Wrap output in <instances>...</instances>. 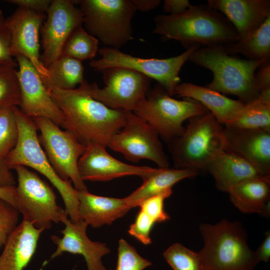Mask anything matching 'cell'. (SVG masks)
<instances>
[{
  "mask_svg": "<svg viewBox=\"0 0 270 270\" xmlns=\"http://www.w3.org/2000/svg\"><path fill=\"white\" fill-rule=\"evenodd\" d=\"M49 94L62 110V126L82 144L108 146L112 136L123 127L128 111L110 108L94 99L80 84L77 88H53Z\"/></svg>",
  "mask_w": 270,
  "mask_h": 270,
  "instance_id": "obj_1",
  "label": "cell"
},
{
  "mask_svg": "<svg viewBox=\"0 0 270 270\" xmlns=\"http://www.w3.org/2000/svg\"><path fill=\"white\" fill-rule=\"evenodd\" d=\"M154 20V34L164 40H177L186 49L194 45H226L240 40L227 18L207 4L191 5L181 13L160 14Z\"/></svg>",
  "mask_w": 270,
  "mask_h": 270,
  "instance_id": "obj_2",
  "label": "cell"
},
{
  "mask_svg": "<svg viewBox=\"0 0 270 270\" xmlns=\"http://www.w3.org/2000/svg\"><path fill=\"white\" fill-rule=\"evenodd\" d=\"M270 60L241 58L227 54L222 46L200 47L188 58L213 73V80L206 87L220 93L236 96L244 104L260 94L255 84L254 74L262 64Z\"/></svg>",
  "mask_w": 270,
  "mask_h": 270,
  "instance_id": "obj_3",
  "label": "cell"
},
{
  "mask_svg": "<svg viewBox=\"0 0 270 270\" xmlns=\"http://www.w3.org/2000/svg\"><path fill=\"white\" fill-rule=\"evenodd\" d=\"M200 230L204 246L198 254L204 270H252L259 262L240 222L223 219L201 224Z\"/></svg>",
  "mask_w": 270,
  "mask_h": 270,
  "instance_id": "obj_4",
  "label": "cell"
},
{
  "mask_svg": "<svg viewBox=\"0 0 270 270\" xmlns=\"http://www.w3.org/2000/svg\"><path fill=\"white\" fill-rule=\"evenodd\" d=\"M14 111L18 128L17 142L4 161L11 170L16 166L30 167L44 176L59 192L64 202L66 214L73 222L80 220L78 191L72 181L64 180L56 174L42 148L38 138V127L32 118L26 116L18 106Z\"/></svg>",
  "mask_w": 270,
  "mask_h": 270,
  "instance_id": "obj_5",
  "label": "cell"
},
{
  "mask_svg": "<svg viewBox=\"0 0 270 270\" xmlns=\"http://www.w3.org/2000/svg\"><path fill=\"white\" fill-rule=\"evenodd\" d=\"M188 120L183 134L168 143L174 168L206 170L224 150V128L208 110Z\"/></svg>",
  "mask_w": 270,
  "mask_h": 270,
  "instance_id": "obj_6",
  "label": "cell"
},
{
  "mask_svg": "<svg viewBox=\"0 0 270 270\" xmlns=\"http://www.w3.org/2000/svg\"><path fill=\"white\" fill-rule=\"evenodd\" d=\"M84 30L105 47L120 50L133 38L131 0H78Z\"/></svg>",
  "mask_w": 270,
  "mask_h": 270,
  "instance_id": "obj_7",
  "label": "cell"
},
{
  "mask_svg": "<svg viewBox=\"0 0 270 270\" xmlns=\"http://www.w3.org/2000/svg\"><path fill=\"white\" fill-rule=\"evenodd\" d=\"M207 110L193 99L173 98L158 84L149 90L146 98L132 112L144 120L168 144L183 134L184 120Z\"/></svg>",
  "mask_w": 270,
  "mask_h": 270,
  "instance_id": "obj_8",
  "label": "cell"
},
{
  "mask_svg": "<svg viewBox=\"0 0 270 270\" xmlns=\"http://www.w3.org/2000/svg\"><path fill=\"white\" fill-rule=\"evenodd\" d=\"M12 169L18 177L16 208L23 220L44 230L51 228L52 223L62 222L67 215L56 202L53 190L35 172L18 165Z\"/></svg>",
  "mask_w": 270,
  "mask_h": 270,
  "instance_id": "obj_9",
  "label": "cell"
},
{
  "mask_svg": "<svg viewBox=\"0 0 270 270\" xmlns=\"http://www.w3.org/2000/svg\"><path fill=\"white\" fill-rule=\"evenodd\" d=\"M200 48L194 45L180 54L166 58H142L132 56L112 48L103 47L98 50L101 56L92 60L89 64L96 70L102 71L110 67L129 68L156 80L170 96L174 94L180 84V72L190 54Z\"/></svg>",
  "mask_w": 270,
  "mask_h": 270,
  "instance_id": "obj_10",
  "label": "cell"
},
{
  "mask_svg": "<svg viewBox=\"0 0 270 270\" xmlns=\"http://www.w3.org/2000/svg\"><path fill=\"white\" fill-rule=\"evenodd\" d=\"M40 131L38 138L52 168L62 180H70L78 192L88 190L78 168L79 158L86 146L70 132L62 130L50 120L44 117L32 118Z\"/></svg>",
  "mask_w": 270,
  "mask_h": 270,
  "instance_id": "obj_11",
  "label": "cell"
},
{
  "mask_svg": "<svg viewBox=\"0 0 270 270\" xmlns=\"http://www.w3.org/2000/svg\"><path fill=\"white\" fill-rule=\"evenodd\" d=\"M100 72L104 88L86 80L80 84L92 98L110 108L133 112L150 90L152 79L136 71L114 66Z\"/></svg>",
  "mask_w": 270,
  "mask_h": 270,
  "instance_id": "obj_12",
  "label": "cell"
},
{
  "mask_svg": "<svg viewBox=\"0 0 270 270\" xmlns=\"http://www.w3.org/2000/svg\"><path fill=\"white\" fill-rule=\"evenodd\" d=\"M108 146L122 154L128 160H152L159 168H168L170 162L159 136L142 118L128 111L122 128L110 140Z\"/></svg>",
  "mask_w": 270,
  "mask_h": 270,
  "instance_id": "obj_13",
  "label": "cell"
},
{
  "mask_svg": "<svg viewBox=\"0 0 270 270\" xmlns=\"http://www.w3.org/2000/svg\"><path fill=\"white\" fill-rule=\"evenodd\" d=\"M70 0H53L46 12L40 33L43 52L41 61L47 69L62 55L63 47L73 30L82 26L80 8Z\"/></svg>",
  "mask_w": 270,
  "mask_h": 270,
  "instance_id": "obj_14",
  "label": "cell"
},
{
  "mask_svg": "<svg viewBox=\"0 0 270 270\" xmlns=\"http://www.w3.org/2000/svg\"><path fill=\"white\" fill-rule=\"evenodd\" d=\"M14 57L18 66L21 112L30 118H48L62 126L63 114L51 98L36 68L25 56L18 54Z\"/></svg>",
  "mask_w": 270,
  "mask_h": 270,
  "instance_id": "obj_15",
  "label": "cell"
},
{
  "mask_svg": "<svg viewBox=\"0 0 270 270\" xmlns=\"http://www.w3.org/2000/svg\"><path fill=\"white\" fill-rule=\"evenodd\" d=\"M46 18L45 14L18 7L6 18L12 34L13 56L21 54L26 58L37 70L44 84L48 71L41 61L39 36Z\"/></svg>",
  "mask_w": 270,
  "mask_h": 270,
  "instance_id": "obj_16",
  "label": "cell"
},
{
  "mask_svg": "<svg viewBox=\"0 0 270 270\" xmlns=\"http://www.w3.org/2000/svg\"><path fill=\"white\" fill-rule=\"evenodd\" d=\"M106 148L95 143L86 145L78 163V172L84 182H105L129 176H137L144 180L157 170L158 168L122 162L110 155Z\"/></svg>",
  "mask_w": 270,
  "mask_h": 270,
  "instance_id": "obj_17",
  "label": "cell"
},
{
  "mask_svg": "<svg viewBox=\"0 0 270 270\" xmlns=\"http://www.w3.org/2000/svg\"><path fill=\"white\" fill-rule=\"evenodd\" d=\"M62 222L65 227L60 231L62 238L53 235L52 241L56 246V250L50 258L43 263L48 262L64 252L79 254L86 262L88 270H106L102 262V258L110 252L106 244L91 240L88 236L86 230L88 224L84 220L73 222L65 215Z\"/></svg>",
  "mask_w": 270,
  "mask_h": 270,
  "instance_id": "obj_18",
  "label": "cell"
},
{
  "mask_svg": "<svg viewBox=\"0 0 270 270\" xmlns=\"http://www.w3.org/2000/svg\"><path fill=\"white\" fill-rule=\"evenodd\" d=\"M224 150L246 160L264 176H270V132L227 126Z\"/></svg>",
  "mask_w": 270,
  "mask_h": 270,
  "instance_id": "obj_19",
  "label": "cell"
},
{
  "mask_svg": "<svg viewBox=\"0 0 270 270\" xmlns=\"http://www.w3.org/2000/svg\"><path fill=\"white\" fill-rule=\"evenodd\" d=\"M207 5L222 13L240 38H248L270 16V0H208Z\"/></svg>",
  "mask_w": 270,
  "mask_h": 270,
  "instance_id": "obj_20",
  "label": "cell"
},
{
  "mask_svg": "<svg viewBox=\"0 0 270 270\" xmlns=\"http://www.w3.org/2000/svg\"><path fill=\"white\" fill-rule=\"evenodd\" d=\"M174 94L184 98L193 99L204 106L224 126L233 122L243 111L245 104L232 100L216 90L190 82L180 83Z\"/></svg>",
  "mask_w": 270,
  "mask_h": 270,
  "instance_id": "obj_21",
  "label": "cell"
},
{
  "mask_svg": "<svg viewBox=\"0 0 270 270\" xmlns=\"http://www.w3.org/2000/svg\"><path fill=\"white\" fill-rule=\"evenodd\" d=\"M44 231L22 220L3 246L0 254V270H24L34 256Z\"/></svg>",
  "mask_w": 270,
  "mask_h": 270,
  "instance_id": "obj_22",
  "label": "cell"
},
{
  "mask_svg": "<svg viewBox=\"0 0 270 270\" xmlns=\"http://www.w3.org/2000/svg\"><path fill=\"white\" fill-rule=\"evenodd\" d=\"M78 196L80 220L94 228L111 224L124 216L132 208L126 198L98 196L88 190L78 192Z\"/></svg>",
  "mask_w": 270,
  "mask_h": 270,
  "instance_id": "obj_23",
  "label": "cell"
},
{
  "mask_svg": "<svg viewBox=\"0 0 270 270\" xmlns=\"http://www.w3.org/2000/svg\"><path fill=\"white\" fill-rule=\"evenodd\" d=\"M206 170L213 176L216 188L227 192L233 186L242 181L268 176L262 174L246 160L224 150L211 160Z\"/></svg>",
  "mask_w": 270,
  "mask_h": 270,
  "instance_id": "obj_24",
  "label": "cell"
},
{
  "mask_svg": "<svg viewBox=\"0 0 270 270\" xmlns=\"http://www.w3.org/2000/svg\"><path fill=\"white\" fill-rule=\"evenodd\" d=\"M230 200L244 213L270 214V176L242 181L229 190Z\"/></svg>",
  "mask_w": 270,
  "mask_h": 270,
  "instance_id": "obj_25",
  "label": "cell"
},
{
  "mask_svg": "<svg viewBox=\"0 0 270 270\" xmlns=\"http://www.w3.org/2000/svg\"><path fill=\"white\" fill-rule=\"evenodd\" d=\"M198 171L190 168H159L143 180L142 184L126 197L132 208L138 206L142 200L172 190V186L183 179L196 176Z\"/></svg>",
  "mask_w": 270,
  "mask_h": 270,
  "instance_id": "obj_26",
  "label": "cell"
},
{
  "mask_svg": "<svg viewBox=\"0 0 270 270\" xmlns=\"http://www.w3.org/2000/svg\"><path fill=\"white\" fill-rule=\"evenodd\" d=\"M48 70V77L44 84L48 91L53 88L74 89L84 80L82 62L71 57L61 56Z\"/></svg>",
  "mask_w": 270,
  "mask_h": 270,
  "instance_id": "obj_27",
  "label": "cell"
},
{
  "mask_svg": "<svg viewBox=\"0 0 270 270\" xmlns=\"http://www.w3.org/2000/svg\"><path fill=\"white\" fill-rule=\"evenodd\" d=\"M228 54H242L248 59L270 60V16L247 39L222 46Z\"/></svg>",
  "mask_w": 270,
  "mask_h": 270,
  "instance_id": "obj_28",
  "label": "cell"
},
{
  "mask_svg": "<svg viewBox=\"0 0 270 270\" xmlns=\"http://www.w3.org/2000/svg\"><path fill=\"white\" fill-rule=\"evenodd\" d=\"M228 126L270 132V88L246 104L240 116Z\"/></svg>",
  "mask_w": 270,
  "mask_h": 270,
  "instance_id": "obj_29",
  "label": "cell"
},
{
  "mask_svg": "<svg viewBox=\"0 0 270 270\" xmlns=\"http://www.w3.org/2000/svg\"><path fill=\"white\" fill-rule=\"evenodd\" d=\"M99 41L80 26L68 38L61 56H68L82 62L93 58L98 52Z\"/></svg>",
  "mask_w": 270,
  "mask_h": 270,
  "instance_id": "obj_30",
  "label": "cell"
},
{
  "mask_svg": "<svg viewBox=\"0 0 270 270\" xmlns=\"http://www.w3.org/2000/svg\"><path fill=\"white\" fill-rule=\"evenodd\" d=\"M18 128L14 106L0 107V158L4 159L15 146Z\"/></svg>",
  "mask_w": 270,
  "mask_h": 270,
  "instance_id": "obj_31",
  "label": "cell"
},
{
  "mask_svg": "<svg viewBox=\"0 0 270 270\" xmlns=\"http://www.w3.org/2000/svg\"><path fill=\"white\" fill-rule=\"evenodd\" d=\"M20 92L16 68L0 64V107L20 106Z\"/></svg>",
  "mask_w": 270,
  "mask_h": 270,
  "instance_id": "obj_32",
  "label": "cell"
},
{
  "mask_svg": "<svg viewBox=\"0 0 270 270\" xmlns=\"http://www.w3.org/2000/svg\"><path fill=\"white\" fill-rule=\"evenodd\" d=\"M163 256L174 270H204L200 254L175 243L166 250Z\"/></svg>",
  "mask_w": 270,
  "mask_h": 270,
  "instance_id": "obj_33",
  "label": "cell"
},
{
  "mask_svg": "<svg viewBox=\"0 0 270 270\" xmlns=\"http://www.w3.org/2000/svg\"><path fill=\"white\" fill-rule=\"evenodd\" d=\"M150 265L152 263L139 255L126 240H120L116 270H144Z\"/></svg>",
  "mask_w": 270,
  "mask_h": 270,
  "instance_id": "obj_34",
  "label": "cell"
},
{
  "mask_svg": "<svg viewBox=\"0 0 270 270\" xmlns=\"http://www.w3.org/2000/svg\"><path fill=\"white\" fill-rule=\"evenodd\" d=\"M19 215L14 206L0 198V248L18 226Z\"/></svg>",
  "mask_w": 270,
  "mask_h": 270,
  "instance_id": "obj_35",
  "label": "cell"
},
{
  "mask_svg": "<svg viewBox=\"0 0 270 270\" xmlns=\"http://www.w3.org/2000/svg\"><path fill=\"white\" fill-rule=\"evenodd\" d=\"M172 194V190L148 198L141 201L138 206L140 210L150 216L156 223L170 219L164 210V201Z\"/></svg>",
  "mask_w": 270,
  "mask_h": 270,
  "instance_id": "obj_36",
  "label": "cell"
},
{
  "mask_svg": "<svg viewBox=\"0 0 270 270\" xmlns=\"http://www.w3.org/2000/svg\"><path fill=\"white\" fill-rule=\"evenodd\" d=\"M156 223L151 216L140 210L134 222L130 226L128 232L142 244H150L152 243L150 233Z\"/></svg>",
  "mask_w": 270,
  "mask_h": 270,
  "instance_id": "obj_37",
  "label": "cell"
},
{
  "mask_svg": "<svg viewBox=\"0 0 270 270\" xmlns=\"http://www.w3.org/2000/svg\"><path fill=\"white\" fill-rule=\"evenodd\" d=\"M0 64L18 66L12 53V34L6 18L0 9Z\"/></svg>",
  "mask_w": 270,
  "mask_h": 270,
  "instance_id": "obj_38",
  "label": "cell"
},
{
  "mask_svg": "<svg viewBox=\"0 0 270 270\" xmlns=\"http://www.w3.org/2000/svg\"><path fill=\"white\" fill-rule=\"evenodd\" d=\"M254 74L256 88L260 92L270 88V61L262 64Z\"/></svg>",
  "mask_w": 270,
  "mask_h": 270,
  "instance_id": "obj_39",
  "label": "cell"
},
{
  "mask_svg": "<svg viewBox=\"0 0 270 270\" xmlns=\"http://www.w3.org/2000/svg\"><path fill=\"white\" fill-rule=\"evenodd\" d=\"M6 2L40 13L45 14L52 2L50 0H8Z\"/></svg>",
  "mask_w": 270,
  "mask_h": 270,
  "instance_id": "obj_40",
  "label": "cell"
},
{
  "mask_svg": "<svg viewBox=\"0 0 270 270\" xmlns=\"http://www.w3.org/2000/svg\"><path fill=\"white\" fill-rule=\"evenodd\" d=\"M191 5L188 0H164L163 10L168 14H176L185 11Z\"/></svg>",
  "mask_w": 270,
  "mask_h": 270,
  "instance_id": "obj_41",
  "label": "cell"
},
{
  "mask_svg": "<svg viewBox=\"0 0 270 270\" xmlns=\"http://www.w3.org/2000/svg\"><path fill=\"white\" fill-rule=\"evenodd\" d=\"M15 185L16 180L11 169L6 165L4 160L0 158V188Z\"/></svg>",
  "mask_w": 270,
  "mask_h": 270,
  "instance_id": "obj_42",
  "label": "cell"
},
{
  "mask_svg": "<svg viewBox=\"0 0 270 270\" xmlns=\"http://www.w3.org/2000/svg\"><path fill=\"white\" fill-rule=\"evenodd\" d=\"M258 262H267L270 258V232L268 231L266 234L264 240L255 252Z\"/></svg>",
  "mask_w": 270,
  "mask_h": 270,
  "instance_id": "obj_43",
  "label": "cell"
},
{
  "mask_svg": "<svg viewBox=\"0 0 270 270\" xmlns=\"http://www.w3.org/2000/svg\"><path fill=\"white\" fill-rule=\"evenodd\" d=\"M136 10L146 12L152 10L158 6L160 0H131Z\"/></svg>",
  "mask_w": 270,
  "mask_h": 270,
  "instance_id": "obj_44",
  "label": "cell"
},
{
  "mask_svg": "<svg viewBox=\"0 0 270 270\" xmlns=\"http://www.w3.org/2000/svg\"><path fill=\"white\" fill-rule=\"evenodd\" d=\"M0 198L16 206V186L0 188Z\"/></svg>",
  "mask_w": 270,
  "mask_h": 270,
  "instance_id": "obj_45",
  "label": "cell"
}]
</instances>
